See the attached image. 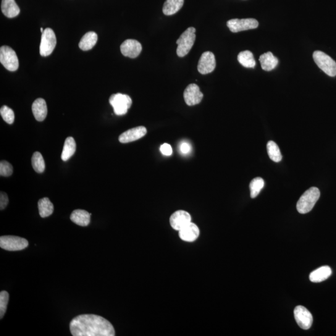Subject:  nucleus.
I'll return each mask as SVG.
<instances>
[{
	"label": "nucleus",
	"instance_id": "nucleus-17",
	"mask_svg": "<svg viewBox=\"0 0 336 336\" xmlns=\"http://www.w3.org/2000/svg\"><path fill=\"white\" fill-rule=\"evenodd\" d=\"M32 111L34 116L38 122H43L45 120L48 115V107L45 100L41 98L36 99L32 105Z\"/></svg>",
	"mask_w": 336,
	"mask_h": 336
},
{
	"label": "nucleus",
	"instance_id": "nucleus-8",
	"mask_svg": "<svg viewBox=\"0 0 336 336\" xmlns=\"http://www.w3.org/2000/svg\"><path fill=\"white\" fill-rule=\"evenodd\" d=\"M29 243L24 238L7 235L0 237V246L8 251H19L28 247Z\"/></svg>",
	"mask_w": 336,
	"mask_h": 336
},
{
	"label": "nucleus",
	"instance_id": "nucleus-15",
	"mask_svg": "<svg viewBox=\"0 0 336 336\" xmlns=\"http://www.w3.org/2000/svg\"><path fill=\"white\" fill-rule=\"evenodd\" d=\"M146 133V128L143 126H140V127L131 128L121 134L119 140L122 143L132 142V141L138 140L143 137Z\"/></svg>",
	"mask_w": 336,
	"mask_h": 336
},
{
	"label": "nucleus",
	"instance_id": "nucleus-16",
	"mask_svg": "<svg viewBox=\"0 0 336 336\" xmlns=\"http://www.w3.org/2000/svg\"><path fill=\"white\" fill-rule=\"evenodd\" d=\"M178 232L181 239L186 242H193L198 239L200 235V230L198 225L192 222Z\"/></svg>",
	"mask_w": 336,
	"mask_h": 336
},
{
	"label": "nucleus",
	"instance_id": "nucleus-28",
	"mask_svg": "<svg viewBox=\"0 0 336 336\" xmlns=\"http://www.w3.org/2000/svg\"><path fill=\"white\" fill-rule=\"evenodd\" d=\"M33 169L38 173H43L45 170V162L42 154L39 152L34 153L31 159Z\"/></svg>",
	"mask_w": 336,
	"mask_h": 336
},
{
	"label": "nucleus",
	"instance_id": "nucleus-11",
	"mask_svg": "<svg viewBox=\"0 0 336 336\" xmlns=\"http://www.w3.org/2000/svg\"><path fill=\"white\" fill-rule=\"evenodd\" d=\"M203 94L201 93L199 86L195 83L189 85L184 92V99L186 104L189 106L198 105L203 99Z\"/></svg>",
	"mask_w": 336,
	"mask_h": 336
},
{
	"label": "nucleus",
	"instance_id": "nucleus-4",
	"mask_svg": "<svg viewBox=\"0 0 336 336\" xmlns=\"http://www.w3.org/2000/svg\"><path fill=\"white\" fill-rule=\"evenodd\" d=\"M109 103L114 109L115 114L122 116L127 114L132 106V100L129 96L118 93L110 96Z\"/></svg>",
	"mask_w": 336,
	"mask_h": 336
},
{
	"label": "nucleus",
	"instance_id": "nucleus-23",
	"mask_svg": "<svg viewBox=\"0 0 336 336\" xmlns=\"http://www.w3.org/2000/svg\"><path fill=\"white\" fill-rule=\"evenodd\" d=\"M185 0H166L165 2L162 12L165 15H175L183 7Z\"/></svg>",
	"mask_w": 336,
	"mask_h": 336
},
{
	"label": "nucleus",
	"instance_id": "nucleus-25",
	"mask_svg": "<svg viewBox=\"0 0 336 336\" xmlns=\"http://www.w3.org/2000/svg\"><path fill=\"white\" fill-rule=\"evenodd\" d=\"M39 213L42 218L51 216L54 212V205L48 198L41 199L38 202Z\"/></svg>",
	"mask_w": 336,
	"mask_h": 336
},
{
	"label": "nucleus",
	"instance_id": "nucleus-7",
	"mask_svg": "<svg viewBox=\"0 0 336 336\" xmlns=\"http://www.w3.org/2000/svg\"><path fill=\"white\" fill-rule=\"evenodd\" d=\"M57 43L56 36L54 31L51 28H46L42 33L41 41L39 52L41 56H49L56 48Z\"/></svg>",
	"mask_w": 336,
	"mask_h": 336
},
{
	"label": "nucleus",
	"instance_id": "nucleus-26",
	"mask_svg": "<svg viewBox=\"0 0 336 336\" xmlns=\"http://www.w3.org/2000/svg\"><path fill=\"white\" fill-rule=\"evenodd\" d=\"M238 62L243 67L246 68H254L256 66V62L254 59L252 52L249 51H245L240 52L237 57Z\"/></svg>",
	"mask_w": 336,
	"mask_h": 336
},
{
	"label": "nucleus",
	"instance_id": "nucleus-10",
	"mask_svg": "<svg viewBox=\"0 0 336 336\" xmlns=\"http://www.w3.org/2000/svg\"><path fill=\"white\" fill-rule=\"evenodd\" d=\"M294 316L296 322L301 329L308 330L310 329L313 317L310 312L303 306H296L294 310Z\"/></svg>",
	"mask_w": 336,
	"mask_h": 336
},
{
	"label": "nucleus",
	"instance_id": "nucleus-12",
	"mask_svg": "<svg viewBox=\"0 0 336 336\" xmlns=\"http://www.w3.org/2000/svg\"><path fill=\"white\" fill-rule=\"evenodd\" d=\"M191 222L190 213L183 210H179L174 212L170 217V223L173 229L180 231Z\"/></svg>",
	"mask_w": 336,
	"mask_h": 336
},
{
	"label": "nucleus",
	"instance_id": "nucleus-34",
	"mask_svg": "<svg viewBox=\"0 0 336 336\" xmlns=\"http://www.w3.org/2000/svg\"><path fill=\"white\" fill-rule=\"evenodd\" d=\"M9 202V197L7 194L4 192H1L0 194V209L4 210L6 208Z\"/></svg>",
	"mask_w": 336,
	"mask_h": 336
},
{
	"label": "nucleus",
	"instance_id": "nucleus-13",
	"mask_svg": "<svg viewBox=\"0 0 336 336\" xmlns=\"http://www.w3.org/2000/svg\"><path fill=\"white\" fill-rule=\"evenodd\" d=\"M216 66V58L213 53L207 51L204 52L199 60L198 69L201 74H207L214 71Z\"/></svg>",
	"mask_w": 336,
	"mask_h": 336
},
{
	"label": "nucleus",
	"instance_id": "nucleus-33",
	"mask_svg": "<svg viewBox=\"0 0 336 336\" xmlns=\"http://www.w3.org/2000/svg\"><path fill=\"white\" fill-rule=\"evenodd\" d=\"M160 151L162 154L165 156H171L173 153V149L172 146L167 143H164L160 147Z\"/></svg>",
	"mask_w": 336,
	"mask_h": 336
},
{
	"label": "nucleus",
	"instance_id": "nucleus-22",
	"mask_svg": "<svg viewBox=\"0 0 336 336\" xmlns=\"http://www.w3.org/2000/svg\"><path fill=\"white\" fill-rule=\"evenodd\" d=\"M97 40H98V36H97V33L91 31V32L87 33L82 37L79 44H78V47L82 51H89V50L93 49L95 46Z\"/></svg>",
	"mask_w": 336,
	"mask_h": 336
},
{
	"label": "nucleus",
	"instance_id": "nucleus-29",
	"mask_svg": "<svg viewBox=\"0 0 336 336\" xmlns=\"http://www.w3.org/2000/svg\"><path fill=\"white\" fill-rule=\"evenodd\" d=\"M265 185L264 180L262 178H256L250 182V197L252 199L256 198L259 195Z\"/></svg>",
	"mask_w": 336,
	"mask_h": 336
},
{
	"label": "nucleus",
	"instance_id": "nucleus-19",
	"mask_svg": "<svg viewBox=\"0 0 336 336\" xmlns=\"http://www.w3.org/2000/svg\"><path fill=\"white\" fill-rule=\"evenodd\" d=\"M332 274V270L329 266H323L315 270L309 275L311 282L321 283L326 280Z\"/></svg>",
	"mask_w": 336,
	"mask_h": 336
},
{
	"label": "nucleus",
	"instance_id": "nucleus-31",
	"mask_svg": "<svg viewBox=\"0 0 336 336\" xmlns=\"http://www.w3.org/2000/svg\"><path fill=\"white\" fill-rule=\"evenodd\" d=\"M9 301V294L6 291L0 293V318L2 319L6 313L8 303Z\"/></svg>",
	"mask_w": 336,
	"mask_h": 336
},
{
	"label": "nucleus",
	"instance_id": "nucleus-1",
	"mask_svg": "<svg viewBox=\"0 0 336 336\" xmlns=\"http://www.w3.org/2000/svg\"><path fill=\"white\" fill-rule=\"evenodd\" d=\"M73 336H114V326L106 319L96 314H82L70 323Z\"/></svg>",
	"mask_w": 336,
	"mask_h": 336
},
{
	"label": "nucleus",
	"instance_id": "nucleus-21",
	"mask_svg": "<svg viewBox=\"0 0 336 336\" xmlns=\"http://www.w3.org/2000/svg\"><path fill=\"white\" fill-rule=\"evenodd\" d=\"M262 69L265 71H271L278 64V60L271 52H267L262 54L259 59Z\"/></svg>",
	"mask_w": 336,
	"mask_h": 336
},
{
	"label": "nucleus",
	"instance_id": "nucleus-36",
	"mask_svg": "<svg viewBox=\"0 0 336 336\" xmlns=\"http://www.w3.org/2000/svg\"><path fill=\"white\" fill-rule=\"evenodd\" d=\"M44 30H43V28H41V32H42V33H43L44 32Z\"/></svg>",
	"mask_w": 336,
	"mask_h": 336
},
{
	"label": "nucleus",
	"instance_id": "nucleus-5",
	"mask_svg": "<svg viewBox=\"0 0 336 336\" xmlns=\"http://www.w3.org/2000/svg\"><path fill=\"white\" fill-rule=\"evenodd\" d=\"M313 59L317 66L330 77L336 75V62L324 52L316 51L313 53Z\"/></svg>",
	"mask_w": 336,
	"mask_h": 336
},
{
	"label": "nucleus",
	"instance_id": "nucleus-27",
	"mask_svg": "<svg viewBox=\"0 0 336 336\" xmlns=\"http://www.w3.org/2000/svg\"><path fill=\"white\" fill-rule=\"evenodd\" d=\"M268 154L273 161L279 162L282 161V155L279 147L274 141H269L267 145Z\"/></svg>",
	"mask_w": 336,
	"mask_h": 336
},
{
	"label": "nucleus",
	"instance_id": "nucleus-14",
	"mask_svg": "<svg viewBox=\"0 0 336 336\" xmlns=\"http://www.w3.org/2000/svg\"><path fill=\"white\" fill-rule=\"evenodd\" d=\"M120 50L123 56L136 58L142 51V46L135 39H127L122 44Z\"/></svg>",
	"mask_w": 336,
	"mask_h": 336
},
{
	"label": "nucleus",
	"instance_id": "nucleus-20",
	"mask_svg": "<svg viewBox=\"0 0 336 336\" xmlns=\"http://www.w3.org/2000/svg\"><path fill=\"white\" fill-rule=\"evenodd\" d=\"M2 11L5 16L9 18L17 17L20 10L15 0H2Z\"/></svg>",
	"mask_w": 336,
	"mask_h": 336
},
{
	"label": "nucleus",
	"instance_id": "nucleus-35",
	"mask_svg": "<svg viewBox=\"0 0 336 336\" xmlns=\"http://www.w3.org/2000/svg\"><path fill=\"white\" fill-rule=\"evenodd\" d=\"M180 149L181 153L186 154L190 153L191 146L190 144L187 142H183L181 144Z\"/></svg>",
	"mask_w": 336,
	"mask_h": 336
},
{
	"label": "nucleus",
	"instance_id": "nucleus-32",
	"mask_svg": "<svg viewBox=\"0 0 336 336\" xmlns=\"http://www.w3.org/2000/svg\"><path fill=\"white\" fill-rule=\"evenodd\" d=\"M13 168L12 165L7 161H2L0 162V175L1 177H9L13 174Z\"/></svg>",
	"mask_w": 336,
	"mask_h": 336
},
{
	"label": "nucleus",
	"instance_id": "nucleus-9",
	"mask_svg": "<svg viewBox=\"0 0 336 336\" xmlns=\"http://www.w3.org/2000/svg\"><path fill=\"white\" fill-rule=\"evenodd\" d=\"M258 21L254 18L247 19H232L228 21L227 25L232 33H238L240 31L253 30L259 26Z\"/></svg>",
	"mask_w": 336,
	"mask_h": 336
},
{
	"label": "nucleus",
	"instance_id": "nucleus-18",
	"mask_svg": "<svg viewBox=\"0 0 336 336\" xmlns=\"http://www.w3.org/2000/svg\"><path fill=\"white\" fill-rule=\"evenodd\" d=\"M91 214L82 209L75 210L70 215V220L75 224L86 227L90 224Z\"/></svg>",
	"mask_w": 336,
	"mask_h": 336
},
{
	"label": "nucleus",
	"instance_id": "nucleus-6",
	"mask_svg": "<svg viewBox=\"0 0 336 336\" xmlns=\"http://www.w3.org/2000/svg\"><path fill=\"white\" fill-rule=\"evenodd\" d=\"M0 62L9 71L15 72L19 67L17 55L9 46H2L0 48Z\"/></svg>",
	"mask_w": 336,
	"mask_h": 336
},
{
	"label": "nucleus",
	"instance_id": "nucleus-30",
	"mask_svg": "<svg viewBox=\"0 0 336 336\" xmlns=\"http://www.w3.org/2000/svg\"><path fill=\"white\" fill-rule=\"evenodd\" d=\"M0 114L4 120L9 124H13L15 121V114L14 112L10 107L4 106L0 109Z\"/></svg>",
	"mask_w": 336,
	"mask_h": 336
},
{
	"label": "nucleus",
	"instance_id": "nucleus-2",
	"mask_svg": "<svg viewBox=\"0 0 336 336\" xmlns=\"http://www.w3.org/2000/svg\"><path fill=\"white\" fill-rule=\"evenodd\" d=\"M319 197L320 191L316 187H312L305 191L296 204L299 213L304 214L310 212L319 200Z\"/></svg>",
	"mask_w": 336,
	"mask_h": 336
},
{
	"label": "nucleus",
	"instance_id": "nucleus-3",
	"mask_svg": "<svg viewBox=\"0 0 336 336\" xmlns=\"http://www.w3.org/2000/svg\"><path fill=\"white\" fill-rule=\"evenodd\" d=\"M196 40V29L190 27L183 33L178 39L177 53L178 56L183 57L188 54L192 49Z\"/></svg>",
	"mask_w": 336,
	"mask_h": 336
},
{
	"label": "nucleus",
	"instance_id": "nucleus-24",
	"mask_svg": "<svg viewBox=\"0 0 336 336\" xmlns=\"http://www.w3.org/2000/svg\"><path fill=\"white\" fill-rule=\"evenodd\" d=\"M76 151V143L72 137H67L65 140L61 154V159L66 161L74 154Z\"/></svg>",
	"mask_w": 336,
	"mask_h": 336
}]
</instances>
